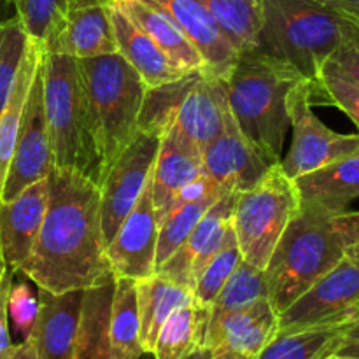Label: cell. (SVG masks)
Wrapping results in <instances>:
<instances>
[{
    "label": "cell",
    "mask_w": 359,
    "mask_h": 359,
    "mask_svg": "<svg viewBox=\"0 0 359 359\" xmlns=\"http://www.w3.org/2000/svg\"><path fill=\"white\" fill-rule=\"evenodd\" d=\"M312 105H335L346 112L359 130V83L353 76L328 60L318 79L309 84Z\"/></svg>",
    "instance_id": "obj_33"
},
{
    "label": "cell",
    "mask_w": 359,
    "mask_h": 359,
    "mask_svg": "<svg viewBox=\"0 0 359 359\" xmlns=\"http://www.w3.org/2000/svg\"><path fill=\"white\" fill-rule=\"evenodd\" d=\"M48 209L18 272L49 293L84 291L112 279L100 219V188L72 170L51 168Z\"/></svg>",
    "instance_id": "obj_1"
},
{
    "label": "cell",
    "mask_w": 359,
    "mask_h": 359,
    "mask_svg": "<svg viewBox=\"0 0 359 359\" xmlns=\"http://www.w3.org/2000/svg\"><path fill=\"white\" fill-rule=\"evenodd\" d=\"M226 34L238 55L256 51L262 28V0H200Z\"/></svg>",
    "instance_id": "obj_31"
},
{
    "label": "cell",
    "mask_w": 359,
    "mask_h": 359,
    "mask_svg": "<svg viewBox=\"0 0 359 359\" xmlns=\"http://www.w3.org/2000/svg\"><path fill=\"white\" fill-rule=\"evenodd\" d=\"M298 209V189L280 163H273L252 188L238 191L231 221L242 259L265 270Z\"/></svg>",
    "instance_id": "obj_7"
},
{
    "label": "cell",
    "mask_w": 359,
    "mask_h": 359,
    "mask_svg": "<svg viewBox=\"0 0 359 359\" xmlns=\"http://www.w3.org/2000/svg\"><path fill=\"white\" fill-rule=\"evenodd\" d=\"M42 84L55 168L76 172L100 188L107 168L76 58L42 51Z\"/></svg>",
    "instance_id": "obj_4"
},
{
    "label": "cell",
    "mask_w": 359,
    "mask_h": 359,
    "mask_svg": "<svg viewBox=\"0 0 359 359\" xmlns=\"http://www.w3.org/2000/svg\"><path fill=\"white\" fill-rule=\"evenodd\" d=\"M323 359H359L356 356H347V354H330V356L323 358Z\"/></svg>",
    "instance_id": "obj_50"
},
{
    "label": "cell",
    "mask_w": 359,
    "mask_h": 359,
    "mask_svg": "<svg viewBox=\"0 0 359 359\" xmlns=\"http://www.w3.org/2000/svg\"><path fill=\"white\" fill-rule=\"evenodd\" d=\"M109 339L119 359H142L140 344V316L137 305V286L133 279H114L109 318Z\"/></svg>",
    "instance_id": "obj_29"
},
{
    "label": "cell",
    "mask_w": 359,
    "mask_h": 359,
    "mask_svg": "<svg viewBox=\"0 0 359 359\" xmlns=\"http://www.w3.org/2000/svg\"><path fill=\"white\" fill-rule=\"evenodd\" d=\"M293 142L286 156L279 161L290 179L314 172L359 149V133L344 135L333 132L312 111L309 83L300 81L287 98Z\"/></svg>",
    "instance_id": "obj_8"
},
{
    "label": "cell",
    "mask_w": 359,
    "mask_h": 359,
    "mask_svg": "<svg viewBox=\"0 0 359 359\" xmlns=\"http://www.w3.org/2000/svg\"><path fill=\"white\" fill-rule=\"evenodd\" d=\"M76 62L109 170L139 133V116L147 86L119 53L76 58Z\"/></svg>",
    "instance_id": "obj_6"
},
{
    "label": "cell",
    "mask_w": 359,
    "mask_h": 359,
    "mask_svg": "<svg viewBox=\"0 0 359 359\" xmlns=\"http://www.w3.org/2000/svg\"><path fill=\"white\" fill-rule=\"evenodd\" d=\"M203 174L202 149L170 125L163 132L151 172V191L158 224L179 189Z\"/></svg>",
    "instance_id": "obj_20"
},
{
    "label": "cell",
    "mask_w": 359,
    "mask_h": 359,
    "mask_svg": "<svg viewBox=\"0 0 359 359\" xmlns=\"http://www.w3.org/2000/svg\"><path fill=\"white\" fill-rule=\"evenodd\" d=\"M342 20L319 0H262L256 51L287 62L311 84L339 46Z\"/></svg>",
    "instance_id": "obj_5"
},
{
    "label": "cell",
    "mask_w": 359,
    "mask_h": 359,
    "mask_svg": "<svg viewBox=\"0 0 359 359\" xmlns=\"http://www.w3.org/2000/svg\"><path fill=\"white\" fill-rule=\"evenodd\" d=\"M158 217L151 191V177L128 216L119 224L114 237L109 241V265L114 279L140 280L156 272Z\"/></svg>",
    "instance_id": "obj_12"
},
{
    "label": "cell",
    "mask_w": 359,
    "mask_h": 359,
    "mask_svg": "<svg viewBox=\"0 0 359 359\" xmlns=\"http://www.w3.org/2000/svg\"><path fill=\"white\" fill-rule=\"evenodd\" d=\"M351 321L277 333L255 359H323L335 353L340 337Z\"/></svg>",
    "instance_id": "obj_30"
},
{
    "label": "cell",
    "mask_w": 359,
    "mask_h": 359,
    "mask_svg": "<svg viewBox=\"0 0 359 359\" xmlns=\"http://www.w3.org/2000/svg\"><path fill=\"white\" fill-rule=\"evenodd\" d=\"M203 172L226 191H245L252 188L272 161L244 135L231 109L224 128L209 146L202 149Z\"/></svg>",
    "instance_id": "obj_14"
},
{
    "label": "cell",
    "mask_w": 359,
    "mask_h": 359,
    "mask_svg": "<svg viewBox=\"0 0 359 359\" xmlns=\"http://www.w3.org/2000/svg\"><path fill=\"white\" fill-rule=\"evenodd\" d=\"M202 74L205 72L193 70L177 81L161 84V86L147 88L139 116V132L154 133V135L160 137L163 135L165 130L174 123L179 104Z\"/></svg>",
    "instance_id": "obj_32"
},
{
    "label": "cell",
    "mask_w": 359,
    "mask_h": 359,
    "mask_svg": "<svg viewBox=\"0 0 359 359\" xmlns=\"http://www.w3.org/2000/svg\"><path fill=\"white\" fill-rule=\"evenodd\" d=\"M237 195L238 191H226L219 196L196 223L184 244L156 272L193 291L198 273L224 244L231 226Z\"/></svg>",
    "instance_id": "obj_15"
},
{
    "label": "cell",
    "mask_w": 359,
    "mask_h": 359,
    "mask_svg": "<svg viewBox=\"0 0 359 359\" xmlns=\"http://www.w3.org/2000/svg\"><path fill=\"white\" fill-rule=\"evenodd\" d=\"M55 167L53 163L51 140H49L48 119L44 105V84H42V60L32 81L14 146L13 160L6 175L2 200L9 202L16 198L25 188L46 179Z\"/></svg>",
    "instance_id": "obj_11"
},
{
    "label": "cell",
    "mask_w": 359,
    "mask_h": 359,
    "mask_svg": "<svg viewBox=\"0 0 359 359\" xmlns=\"http://www.w3.org/2000/svg\"><path fill=\"white\" fill-rule=\"evenodd\" d=\"M160 135L139 132L123 149L100 184V219L105 245L135 207L156 160Z\"/></svg>",
    "instance_id": "obj_10"
},
{
    "label": "cell",
    "mask_w": 359,
    "mask_h": 359,
    "mask_svg": "<svg viewBox=\"0 0 359 359\" xmlns=\"http://www.w3.org/2000/svg\"><path fill=\"white\" fill-rule=\"evenodd\" d=\"M11 4L28 37L44 46L58 28L69 0H11Z\"/></svg>",
    "instance_id": "obj_38"
},
{
    "label": "cell",
    "mask_w": 359,
    "mask_h": 359,
    "mask_svg": "<svg viewBox=\"0 0 359 359\" xmlns=\"http://www.w3.org/2000/svg\"><path fill=\"white\" fill-rule=\"evenodd\" d=\"M28 39L16 14L0 21V114L13 91Z\"/></svg>",
    "instance_id": "obj_37"
},
{
    "label": "cell",
    "mask_w": 359,
    "mask_h": 359,
    "mask_svg": "<svg viewBox=\"0 0 359 359\" xmlns=\"http://www.w3.org/2000/svg\"><path fill=\"white\" fill-rule=\"evenodd\" d=\"M137 305L140 316V344L146 354H151L160 328L168 316L184 305L193 304L195 297L189 287L154 272L146 279L135 280Z\"/></svg>",
    "instance_id": "obj_25"
},
{
    "label": "cell",
    "mask_w": 359,
    "mask_h": 359,
    "mask_svg": "<svg viewBox=\"0 0 359 359\" xmlns=\"http://www.w3.org/2000/svg\"><path fill=\"white\" fill-rule=\"evenodd\" d=\"M146 356L147 359H154L153 354H146ZM210 356H212V351L207 349V347H200V349L193 351L191 354H188V356L182 359H209Z\"/></svg>",
    "instance_id": "obj_46"
},
{
    "label": "cell",
    "mask_w": 359,
    "mask_h": 359,
    "mask_svg": "<svg viewBox=\"0 0 359 359\" xmlns=\"http://www.w3.org/2000/svg\"><path fill=\"white\" fill-rule=\"evenodd\" d=\"M349 249L346 212L300 202L265 269L269 300L277 314L330 272Z\"/></svg>",
    "instance_id": "obj_2"
},
{
    "label": "cell",
    "mask_w": 359,
    "mask_h": 359,
    "mask_svg": "<svg viewBox=\"0 0 359 359\" xmlns=\"http://www.w3.org/2000/svg\"><path fill=\"white\" fill-rule=\"evenodd\" d=\"M167 11L198 49L207 76L224 81L237 63L238 51L200 0H153Z\"/></svg>",
    "instance_id": "obj_17"
},
{
    "label": "cell",
    "mask_w": 359,
    "mask_h": 359,
    "mask_svg": "<svg viewBox=\"0 0 359 359\" xmlns=\"http://www.w3.org/2000/svg\"><path fill=\"white\" fill-rule=\"evenodd\" d=\"M333 354H347V356L359 358V314L346 326Z\"/></svg>",
    "instance_id": "obj_42"
},
{
    "label": "cell",
    "mask_w": 359,
    "mask_h": 359,
    "mask_svg": "<svg viewBox=\"0 0 359 359\" xmlns=\"http://www.w3.org/2000/svg\"><path fill=\"white\" fill-rule=\"evenodd\" d=\"M39 307H41L39 297L32 291L28 283L13 280L9 300H7V312H9V321L13 323L16 333H20L21 340L28 339V335L34 330L39 316Z\"/></svg>",
    "instance_id": "obj_39"
},
{
    "label": "cell",
    "mask_w": 359,
    "mask_h": 359,
    "mask_svg": "<svg viewBox=\"0 0 359 359\" xmlns=\"http://www.w3.org/2000/svg\"><path fill=\"white\" fill-rule=\"evenodd\" d=\"M300 81L305 79L294 67L259 51L238 55L233 70L223 81L238 126L272 163L280 161L291 128L287 98Z\"/></svg>",
    "instance_id": "obj_3"
},
{
    "label": "cell",
    "mask_w": 359,
    "mask_h": 359,
    "mask_svg": "<svg viewBox=\"0 0 359 359\" xmlns=\"http://www.w3.org/2000/svg\"><path fill=\"white\" fill-rule=\"evenodd\" d=\"M359 314V256L346 255L279 314L277 333L346 323Z\"/></svg>",
    "instance_id": "obj_9"
},
{
    "label": "cell",
    "mask_w": 359,
    "mask_h": 359,
    "mask_svg": "<svg viewBox=\"0 0 359 359\" xmlns=\"http://www.w3.org/2000/svg\"><path fill=\"white\" fill-rule=\"evenodd\" d=\"M319 2L351 20L359 21V0H319Z\"/></svg>",
    "instance_id": "obj_43"
},
{
    "label": "cell",
    "mask_w": 359,
    "mask_h": 359,
    "mask_svg": "<svg viewBox=\"0 0 359 359\" xmlns=\"http://www.w3.org/2000/svg\"><path fill=\"white\" fill-rule=\"evenodd\" d=\"M7 269H9V266H7L6 258H4V252H2V245H0V279H2Z\"/></svg>",
    "instance_id": "obj_49"
},
{
    "label": "cell",
    "mask_w": 359,
    "mask_h": 359,
    "mask_svg": "<svg viewBox=\"0 0 359 359\" xmlns=\"http://www.w3.org/2000/svg\"><path fill=\"white\" fill-rule=\"evenodd\" d=\"M330 60L359 83V21L344 16L339 46Z\"/></svg>",
    "instance_id": "obj_40"
},
{
    "label": "cell",
    "mask_w": 359,
    "mask_h": 359,
    "mask_svg": "<svg viewBox=\"0 0 359 359\" xmlns=\"http://www.w3.org/2000/svg\"><path fill=\"white\" fill-rule=\"evenodd\" d=\"M114 277L84 290L74 359H119L109 339Z\"/></svg>",
    "instance_id": "obj_26"
},
{
    "label": "cell",
    "mask_w": 359,
    "mask_h": 359,
    "mask_svg": "<svg viewBox=\"0 0 359 359\" xmlns=\"http://www.w3.org/2000/svg\"><path fill=\"white\" fill-rule=\"evenodd\" d=\"M293 181L300 202L328 212H346L349 203L359 198V149Z\"/></svg>",
    "instance_id": "obj_23"
},
{
    "label": "cell",
    "mask_w": 359,
    "mask_h": 359,
    "mask_svg": "<svg viewBox=\"0 0 359 359\" xmlns=\"http://www.w3.org/2000/svg\"><path fill=\"white\" fill-rule=\"evenodd\" d=\"M347 226H349V249L347 255L359 256V212L347 210Z\"/></svg>",
    "instance_id": "obj_44"
},
{
    "label": "cell",
    "mask_w": 359,
    "mask_h": 359,
    "mask_svg": "<svg viewBox=\"0 0 359 359\" xmlns=\"http://www.w3.org/2000/svg\"><path fill=\"white\" fill-rule=\"evenodd\" d=\"M39 290V287H37ZM39 316L28 339L39 359H74L84 291L39 290Z\"/></svg>",
    "instance_id": "obj_18"
},
{
    "label": "cell",
    "mask_w": 359,
    "mask_h": 359,
    "mask_svg": "<svg viewBox=\"0 0 359 359\" xmlns=\"http://www.w3.org/2000/svg\"><path fill=\"white\" fill-rule=\"evenodd\" d=\"M111 21L114 28L118 53L137 70L147 88L161 86L186 76V70L181 69L167 53L161 51L160 46L147 37L112 0Z\"/></svg>",
    "instance_id": "obj_22"
},
{
    "label": "cell",
    "mask_w": 359,
    "mask_h": 359,
    "mask_svg": "<svg viewBox=\"0 0 359 359\" xmlns=\"http://www.w3.org/2000/svg\"><path fill=\"white\" fill-rule=\"evenodd\" d=\"M14 7L11 4V0H0V21L7 20V18L14 16Z\"/></svg>",
    "instance_id": "obj_47"
},
{
    "label": "cell",
    "mask_w": 359,
    "mask_h": 359,
    "mask_svg": "<svg viewBox=\"0 0 359 359\" xmlns=\"http://www.w3.org/2000/svg\"><path fill=\"white\" fill-rule=\"evenodd\" d=\"M9 359H39V358H37V353H35L32 340L25 339L18 344L16 351H14V354Z\"/></svg>",
    "instance_id": "obj_45"
},
{
    "label": "cell",
    "mask_w": 359,
    "mask_h": 359,
    "mask_svg": "<svg viewBox=\"0 0 359 359\" xmlns=\"http://www.w3.org/2000/svg\"><path fill=\"white\" fill-rule=\"evenodd\" d=\"M241 262L242 255L241 249H238L237 237H235L233 221H231V226L228 230L226 238H224V244L221 245L219 251L209 259V263L203 266V270L196 277L195 286H193V297H195V300L198 304L210 307L214 298L219 294L224 283L230 279V276L233 273V270L237 269V265Z\"/></svg>",
    "instance_id": "obj_36"
},
{
    "label": "cell",
    "mask_w": 359,
    "mask_h": 359,
    "mask_svg": "<svg viewBox=\"0 0 359 359\" xmlns=\"http://www.w3.org/2000/svg\"><path fill=\"white\" fill-rule=\"evenodd\" d=\"M14 270L7 269L4 277L0 279V359H9L16 351L18 344L11 339L9 330V312H7V300H9V291L14 280Z\"/></svg>",
    "instance_id": "obj_41"
},
{
    "label": "cell",
    "mask_w": 359,
    "mask_h": 359,
    "mask_svg": "<svg viewBox=\"0 0 359 359\" xmlns=\"http://www.w3.org/2000/svg\"><path fill=\"white\" fill-rule=\"evenodd\" d=\"M209 359H251L248 356H242V354L231 353V351H223V353H212V356Z\"/></svg>",
    "instance_id": "obj_48"
},
{
    "label": "cell",
    "mask_w": 359,
    "mask_h": 359,
    "mask_svg": "<svg viewBox=\"0 0 359 359\" xmlns=\"http://www.w3.org/2000/svg\"><path fill=\"white\" fill-rule=\"evenodd\" d=\"M265 298H269V283H266L265 270L256 269L251 263L242 259L230 279L224 283L223 290L210 304V318L248 307V305L265 300Z\"/></svg>",
    "instance_id": "obj_35"
},
{
    "label": "cell",
    "mask_w": 359,
    "mask_h": 359,
    "mask_svg": "<svg viewBox=\"0 0 359 359\" xmlns=\"http://www.w3.org/2000/svg\"><path fill=\"white\" fill-rule=\"evenodd\" d=\"M210 307L193 302L168 316L154 342V359H182L193 351L205 347Z\"/></svg>",
    "instance_id": "obj_28"
},
{
    "label": "cell",
    "mask_w": 359,
    "mask_h": 359,
    "mask_svg": "<svg viewBox=\"0 0 359 359\" xmlns=\"http://www.w3.org/2000/svg\"><path fill=\"white\" fill-rule=\"evenodd\" d=\"M111 7L112 0H69L58 28L41 46L42 51L72 58H93L118 53Z\"/></svg>",
    "instance_id": "obj_13"
},
{
    "label": "cell",
    "mask_w": 359,
    "mask_h": 359,
    "mask_svg": "<svg viewBox=\"0 0 359 359\" xmlns=\"http://www.w3.org/2000/svg\"><path fill=\"white\" fill-rule=\"evenodd\" d=\"M42 60V48L39 42L28 39L27 49L21 58L20 69H18L16 81H14L13 91L0 114V200H2V189L6 184V175L9 170L11 160H13L14 146H16L18 132H20L21 118H23L25 104H27L28 91H30L32 81Z\"/></svg>",
    "instance_id": "obj_27"
},
{
    "label": "cell",
    "mask_w": 359,
    "mask_h": 359,
    "mask_svg": "<svg viewBox=\"0 0 359 359\" xmlns=\"http://www.w3.org/2000/svg\"><path fill=\"white\" fill-rule=\"evenodd\" d=\"M116 6L186 72L203 69V60L174 18L153 0H114Z\"/></svg>",
    "instance_id": "obj_24"
},
{
    "label": "cell",
    "mask_w": 359,
    "mask_h": 359,
    "mask_svg": "<svg viewBox=\"0 0 359 359\" xmlns=\"http://www.w3.org/2000/svg\"><path fill=\"white\" fill-rule=\"evenodd\" d=\"M48 177L25 188L16 198L0 202V245L14 272L27 262L48 209Z\"/></svg>",
    "instance_id": "obj_19"
},
{
    "label": "cell",
    "mask_w": 359,
    "mask_h": 359,
    "mask_svg": "<svg viewBox=\"0 0 359 359\" xmlns=\"http://www.w3.org/2000/svg\"><path fill=\"white\" fill-rule=\"evenodd\" d=\"M228 111L230 105L223 81L202 74L179 104L172 125L203 149L223 132Z\"/></svg>",
    "instance_id": "obj_21"
},
{
    "label": "cell",
    "mask_w": 359,
    "mask_h": 359,
    "mask_svg": "<svg viewBox=\"0 0 359 359\" xmlns=\"http://www.w3.org/2000/svg\"><path fill=\"white\" fill-rule=\"evenodd\" d=\"M279 314L269 298L255 302L248 307L224 312L209 319L205 347L212 353L242 354L255 359L263 347L277 335Z\"/></svg>",
    "instance_id": "obj_16"
},
{
    "label": "cell",
    "mask_w": 359,
    "mask_h": 359,
    "mask_svg": "<svg viewBox=\"0 0 359 359\" xmlns=\"http://www.w3.org/2000/svg\"><path fill=\"white\" fill-rule=\"evenodd\" d=\"M226 191L210 193L209 196L196 202L186 203L179 209L170 210L165 214L163 219L160 221L158 228V244H156V270L181 248L196 226L203 214L209 210V207L216 202L219 196H223Z\"/></svg>",
    "instance_id": "obj_34"
}]
</instances>
